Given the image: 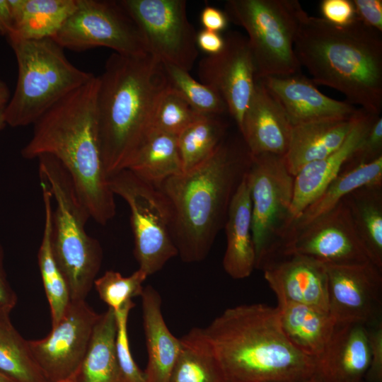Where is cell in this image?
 I'll list each match as a JSON object with an SVG mask.
<instances>
[{
    "label": "cell",
    "mask_w": 382,
    "mask_h": 382,
    "mask_svg": "<svg viewBox=\"0 0 382 382\" xmlns=\"http://www.w3.org/2000/svg\"><path fill=\"white\" fill-rule=\"evenodd\" d=\"M98 86V77L93 76L42 114L33 124V135L21 155L26 159L43 155L56 158L91 218L105 225L115 216L116 205L100 152Z\"/></svg>",
    "instance_id": "cell-1"
},
{
    "label": "cell",
    "mask_w": 382,
    "mask_h": 382,
    "mask_svg": "<svg viewBox=\"0 0 382 382\" xmlns=\"http://www.w3.org/2000/svg\"><path fill=\"white\" fill-rule=\"evenodd\" d=\"M250 161L242 137H226L204 162L159 185L169 209L178 255L183 261L197 262L207 257L224 227L231 200Z\"/></svg>",
    "instance_id": "cell-2"
},
{
    "label": "cell",
    "mask_w": 382,
    "mask_h": 382,
    "mask_svg": "<svg viewBox=\"0 0 382 382\" xmlns=\"http://www.w3.org/2000/svg\"><path fill=\"white\" fill-rule=\"evenodd\" d=\"M202 330L226 382H296L315 374V359L288 340L277 306L229 308Z\"/></svg>",
    "instance_id": "cell-3"
},
{
    "label": "cell",
    "mask_w": 382,
    "mask_h": 382,
    "mask_svg": "<svg viewBox=\"0 0 382 382\" xmlns=\"http://www.w3.org/2000/svg\"><path fill=\"white\" fill-rule=\"evenodd\" d=\"M294 52L314 83L342 93L352 105L374 115L382 110V33L357 17L345 25L307 15Z\"/></svg>",
    "instance_id": "cell-4"
},
{
    "label": "cell",
    "mask_w": 382,
    "mask_h": 382,
    "mask_svg": "<svg viewBox=\"0 0 382 382\" xmlns=\"http://www.w3.org/2000/svg\"><path fill=\"white\" fill-rule=\"evenodd\" d=\"M98 77V137L109 178L126 168L151 129L157 100L168 83L162 63L150 54L113 52Z\"/></svg>",
    "instance_id": "cell-5"
},
{
    "label": "cell",
    "mask_w": 382,
    "mask_h": 382,
    "mask_svg": "<svg viewBox=\"0 0 382 382\" xmlns=\"http://www.w3.org/2000/svg\"><path fill=\"white\" fill-rule=\"evenodd\" d=\"M37 159L40 180L49 187L56 202L52 215L53 255L67 284L71 300H86L101 267L100 244L84 229L91 216L77 199L64 168L50 156Z\"/></svg>",
    "instance_id": "cell-6"
},
{
    "label": "cell",
    "mask_w": 382,
    "mask_h": 382,
    "mask_svg": "<svg viewBox=\"0 0 382 382\" xmlns=\"http://www.w3.org/2000/svg\"><path fill=\"white\" fill-rule=\"evenodd\" d=\"M17 62L14 93L4 108L6 125H33L48 109L94 75L74 66L53 38L8 37Z\"/></svg>",
    "instance_id": "cell-7"
},
{
    "label": "cell",
    "mask_w": 382,
    "mask_h": 382,
    "mask_svg": "<svg viewBox=\"0 0 382 382\" xmlns=\"http://www.w3.org/2000/svg\"><path fill=\"white\" fill-rule=\"evenodd\" d=\"M225 13L247 33L257 80L301 73L294 42L308 13L299 1L228 0Z\"/></svg>",
    "instance_id": "cell-8"
},
{
    "label": "cell",
    "mask_w": 382,
    "mask_h": 382,
    "mask_svg": "<svg viewBox=\"0 0 382 382\" xmlns=\"http://www.w3.org/2000/svg\"><path fill=\"white\" fill-rule=\"evenodd\" d=\"M246 175L255 269L262 270L282 253L291 227L294 176L284 156L268 154L251 156Z\"/></svg>",
    "instance_id": "cell-9"
},
{
    "label": "cell",
    "mask_w": 382,
    "mask_h": 382,
    "mask_svg": "<svg viewBox=\"0 0 382 382\" xmlns=\"http://www.w3.org/2000/svg\"><path fill=\"white\" fill-rule=\"evenodd\" d=\"M108 178L113 194L129 206L134 255L139 269L149 277L178 255L166 199L158 187L128 169L121 170Z\"/></svg>",
    "instance_id": "cell-10"
},
{
    "label": "cell",
    "mask_w": 382,
    "mask_h": 382,
    "mask_svg": "<svg viewBox=\"0 0 382 382\" xmlns=\"http://www.w3.org/2000/svg\"><path fill=\"white\" fill-rule=\"evenodd\" d=\"M53 39L75 52L103 47L125 56L149 54L141 30L120 1L77 0Z\"/></svg>",
    "instance_id": "cell-11"
},
{
    "label": "cell",
    "mask_w": 382,
    "mask_h": 382,
    "mask_svg": "<svg viewBox=\"0 0 382 382\" xmlns=\"http://www.w3.org/2000/svg\"><path fill=\"white\" fill-rule=\"evenodd\" d=\"M136 22L148 52L161 63L190 71L198 57L197 33L185 0H119Z\"/></svg>",
    "instance_id": "cell-12"
},
{
    "label": "cell",
    "mask_w": 382,
    "mask_h": 382,
    "mask_svg": "<svg viewBox=\"0 0 382 382\" xmlns=\"http://www.w3.org/2000/svg\"><path fill=\"white\" fill-rule=\"evenodd\" d=\"M99 316L86 300L71 301L46 337L28 340L48 382L64 381L74 375L84 358Z\"/></svg>",
    "instance_id": "cell-13"
},
{
    "label": "cell",
    "mask_w": 382,
    "mask_h": 382,
    "mask_svg": "<svg viewBox=\"0 0 382 382\" xmlns=\"http://www.w3.org/2000/svg\"><path fill=\"white\" fill-rule=\"evenodd\" d=\"M281 253L305 255L325 265H352L370 261L343 200L305 226L291 232Z\"/></svg>",
    "instance_id": "cell-14"
},
{
    "label": "cell",
    "mask_w": 382,
    "mask_h": 382,
    "mask_svg": "<svg viewBox=\"0 0 382 382\" xmlns=\"http://www.w3.org/2000/svg\"><path fill=\"white\" fill-rule=\"evenodd\" d=\"M224 40L219 53L199 61L198 76L221 97L239 129L257 81L256 69L246 36L231 31Z\"/></svg>",
    "instance_id": "cell-15"
},
{
    "label": "cell",
    "mask_w": 382,
    "mask_h": 382,
    "mask_svg": "<svg viewBox=\"0 0 382 382\" xmlns=\"http://www.w3.org/2000/svg\"><path fill=\"white\" fill-rule=\"evenodd\" d=\"M329 313L336 323L369 325L382 320V270L369 261L325 265Z\"/></svg>",
    "instance_id": "cell-16"
},
{
    "label": "cell",
    "mask_w": 382,
    "mask_h": 382,
    "mask_svg": "<svg viewBox=\"0 0 382 382\" xmlns=\"http://www.w3.org/2000/svg\"><path fill=\"white\" fill-rule=\"evenodd\" d=\"M278 302H292L329 312L326 266L309 257L281 253L261 270Z\"/></svg>",
    "instance_id": "cell-17"
},
{
    "label": "cell",
    "mask_w": 382,
    "mask_h": 382,
    "mask_svg": "<svg viewBox=\"0 0 382 382\" xmlns=\"http://www.w3.org/2000/svg\"><path fill=\"white\" fill-rule=\"evenodd\" d=\"M258 80L279 103L292 126L323 120L349 118L359 110L347 101L325 96L301 73Z\"/></svg>",
    "instance_id": "cell-18"
},
{
    "label": "cell",
    "mask_w": 382,
    "mask_h": 382,
    "mask_svg": "<svg viewBox=\"0 0 382 382\" xmlns=\"http://www.w3.org/2000/svg\"><path fill=\"white\" fill-rule=\"evenodd\" d=\"M291 129L279 103L257 79L238 129L251 156L268 154L284 156Z\"/></svg>",
    "instance_id": "cell-19"
},
{
    "label": "cell",
    "mask_w": 382,
    "mask_h": 382,
    "mask_svg": "<svg viewBox=\"0 0 382 382\" xmlns=\"http://www.w3.org/2000/svg\"><path fill=\"white\" fill-rule=\"evenodd\" d=\"M370 360L367 326L360 323H336L328 343L315 359V374L323 382H362Z\"/></svg>",
    "instance_id": "cell-20"
},
{
    "label": "cell",
    "mask_w": 382,
    "mask_h": 382,
    "mask_svg": "<svg viewBox=\"0 0 382 382\" xmlns=\"http://www.w3.org/2000/svg\"><path fill=\"white\" fill-rule=\"evenodd\" d=\"M378 115H374L359 109L343 144L329 156L307 164L294 176L290 209L292 224L339 175Z\"/></svg>",
    "instance_id": "cell-21"
},
{
    "label": "cell",
    "mask_w": 382,
    "mask_h": 382,
    "mask_svg": "<svg viewBox=\"0 0 382 382\" xmlns=\"http://www.w3.org/2000/svg\"><path fill=\"white\" fill-rule=\"evenodd\" d=\"M140 296L148 354L145 382H169L181 348L180 338L174 336L165 323L158 292L148 285Z\"/></svg>",
    "instance_id": "cell-22"
},
{
    "label": "cell",
    "mask_w": 382,
    "mask_h": 382,
    "mask_svg": "<svg viewBox=\"0 0 382 382\" xmlns=\"http://www.w3.org/2000/svg\"><path fill=\"white\" fill-rule=\"evenodd\" d=\"M246 172L231 200L224 224L226 248L223 267L235 279L248 277L255 269L251 201Z\"/></svg>",
    "instance_id": "cell-23"
},
{
    "label": "cell",
    "mask_w": 382,
    "mask_h": 382,
    "mask_svg": "<svg viewBox=\"0 0 382 382\" xmlns=\"http://www.w3.org/2000/svg\"><path fill=\"white\" fill-rule=\"evenodd\" d=\"M357 112L349 118L323 120L292 126L289 148L284 156L289 173L295 176L307 164L336 151L350 132Z\"/></svg>",
    "instance_id": "cell-24"
},
{
    "label": "cell",
    "mask_w": 382,
    "mask_h": 382,
    "mask_svg": "<svg viewBox=\"0 0 382 382\" xmlns=\"http://www.w3.org/2000/svg\"><path fill=\"white\" fill-rule=\"evenodd\" d=\"M282 328L291 343L304 354L318 357L328 343L336 325L329 312L292 302H278Z\"/></svg>",
    "instance_id": "cell-25"
},
{
    "label": "cell",
    "mask_w": 382,
    "mask_h": 382,
    "mask_svg": "<svg viewBox=\"0 0 382 382\" xmlns=\"http://www.w3.org/2000/svg\"><path fill=\"white\" fill-rule=\"evenodd\" d=\"M117 323L108 308L100 314L91 339L71 382H123L115 352Z\"/></svg>",
    "instance_id": "cell-26"
},
{
    "label": "cell",
    "mask_w": 382,
    "mask_h": 382,
    "mask_svg": "<svg viewBox=\"0 0 382 382\" xmlns=\"http://www.w3.org/2000/svg\"><path fill=\"white\" fill-rule=\"evenodd\" d=\"M8 2L13 29L8 37L42 40L56 35L76 8L77 0H8Z\"/></svg>",
    "instance_id": "cell-27"
},
{
    "label": "cell",
    "mask_w": 382,
    "mask_h": 382,
    "mask_svg": "<svg viewBox=\"0 0 382 382\" xmlns=\"http://www.w3.org/2000/svg\"><path fill=\"white\" fill-rule=\"evenodd\" d=\"M342 200L369 260L382 270V183L360 187Z\"/></svg>",
    "instance_id": "cell-28"
},
{
    "label": "cell",
    "mask_w": 382,
    "mask_h": 382,
    "mask_svg": "<svg viewBox=\"0 0 382 382\" xmlns=\"http://www.w3.org/2000/svg\"><path fill=\"white\" fill-rule=\"evenodd\" d=\"M125 169L157 187L183 173L177 137L151 127Z\"/></svg>",
    "instance_id": "cell-29"
},
{
    "label": "cell",
    "mask_w": 382,
    "mask_h": 382,
    "mask_svg": "<svg viewBox=\"0 0 382 382\" xmlns=\"http://www.w3.org/2000/svg\"><path fill=\"white\" fill-rule=\"evenodd\" d=\"M382 183V157L374 161L344 167L292 224L290 233L325 214L353 190L363 186ZM287 237V238H288Z\"/></svg>",
    "instance_id": "cell-30"
},
{
    "label": "cell",
    "mask_w": 382,
    "mask_h": 382,
    "mask_svg": "<svg viewBox=\"0 0 382 382\" xmlns=\"http://www.w3.org/2000/svg\"><path fill=\"white\" fill-rule=\"evenodd\" d=\"M44 203L43 234L37 253V262L49 303L52 327L60 320L71 302L66 280L53 255L51 246L52 195L47 184L40 180Z\"/></svg>",
    "instance_id": "cell-31"
},
{
    "label": "cell",
    "mask_w": 382,
    "mask_h": 382,
    "mask_svg": "<svg viewBox=\"0 0 382 382\" xmlns=\"http://www.w3.org/2000/svg\"><path fill=\"white\" fill-rule=\"evenodd\" d=\"M180 342L169 382H226L202 328H192Z\"/></svg>",
    "instance_id": "cell-32"
},
{
    "label": "cell",
    "mask_w": 382,
    "mask_h": 382,
    "mask_svg": "<svg viewBox=\"0 0 382 382\" xmlns=\"http://www.w3.org/2000/svg\"><path fill=\"white\" fill-rule=\"evenodd\" d=\"M228 124L222 115H202L178 137L183 172L207 160L226 138Z\"/></svg>",
    "instance_id": "cell-33"
},
{
    "label": "cell",
    "mask_w": 382,
    "mask_h": 382,
    "mask_svg": "<svg viewBox=\"0 0 382 382\" xmlns=\"http://www.w3.org/2000/svg\"><path fill=\"white\" fill-rule=\"evenodd\" d=\"M0 371L13 382H48L10 316L0 317Z\"/></svg>",
    "instance_id": "cell-34"
},
{
    "label": "cell",
    "mask_w": 382,
    "mask_h": 382,
    "mask_svg": "<svg viewBox=\"0 0 382 382\" xmlns=\"http://www.w3.org/2000/svg\"><path fill=\"white\" fill-rule=\"evenodd\" d=\"M162 64L168 86L199 112L206 115L228 113L224 101L212 88L195 80L187 71L170 64Z\"/></svg>",
    "instance_id": "cell-35"
},
{
    "label": "cell",
    "mask_w": 382,
    "mask_h": 382,
    "mask_svg": "<svg viewBox=\"0 0 382 382\" xmlns=\"http://www.w3.org/2000/svg\"><path fill=\"white\" fill-rule=\"evenodd\" d=\"M202 114L169 86L159 96L151 127L178 137Z\"/></svg>",
    "instance_id": "cell-36"
},
{
    "label": "cell",
    "mask_w": 382,
    "mask_h": 382,
    "mask_svg": "<svg viewBox=\"0 0 382 382\" xmlns=\"http://www.w3.org/2000/svg\"><path fill=\"white\" fill-rule=\"evenodd\" d=\"M147 274L138 269L131 275L122 276L120 272L108 270L94 281L93 286L100 299L114 312L120 310L132 299L141 296L143 283Z\"/></svg>",
    "instance_id": "cell-37"
},
{
    "label": "cell",
    "mask_w": 382,
    "mask_h": 382,
    "mask_svg": "<svg viewBox=\"0 0 382 382\" xmlns=\"http://www.w3.org/2000/svg\"><path fill=\"white\" fill-rule=\"evenodd\" d=\"M135 303L130 301L115 312L117 323L116 357L123 382H145L144 374L133 359L128 336V318Z\"/></svg>",
    "instance_id": "cell-38"
},
{
    "label": "cell",
    "mask_w": 382,
    "mask_h": 382,
    "mask_svg": "<svg viewBox=\"0 0 382 382\" xmlns=\"http://www.w3.org/2000/svg\"><path fill=\"white\" fill-rule=\"evenodd\" d=\"M380 157H382V117L378 115L375 118L367 134L344 167L369 163Z\"/></svg>",
    "instance_id": "cell-39"
},
{
    "label": "cell",
    "mask_w": 382,
    "mask_h": 382,
    "mask_svg": "<svg viewBox=\"0 0 382 382\" xmlns=\"http://www.w3.org/2000/svg\"><path fill=\"white\" fill-rule=\"evenodd\" d=\"M370 343V365L364 381L382 382V320L366 325Z\"/></svg>",
    "instance_id": "cell-40"
},
{
    "label": "cell",
    "mask_w": 382,
    "mask_h": 382,
    "mask_svg": "<svg viewBox=\"0 0 382 382\" xmlns=\"http://www.w3.org/2000/svg\"><path fill=\"white\" fill-rule=\"evenodd\" d=\"M320 8L323 18L337 25H347L356 18L354 5L349 0H323Z\"/></svg>",
    "instance_id": "cell-41"
},
{
    "label": "cell",
    "mask_w": 382,
    "mask_h": 382,
    "mask_svg": "<svg viewBox=\"0 0 382 382\" xmlns=\"http://www.w3.org/2000/svg\"><path fill=\"white\" fill-rule=\"evenodd\" d=\"M356 17L366 25L382 33V1L353 0Z\"/></svg>",
    "instance_id": "cell-42"
},
{
    "label": "cell",
    "mask_w": 382,
    "mask_h": 382,
    "mask_svg": "<svg viewBox=\"0 0 382 382\" xmlns=\"http://www.w3.org/2000/svg\"><path fill=\"white\" fill-rule=\"evenodd\" d=\"M4 261V253L0 243V317L10 316L18 301L17 295L7 279Z\"/></svg>",
    "instance_id": "cell-43"
},
{
    "label": "cell",
    "mask_w": 382,
    "mask_h": 382,
    "mask_svg": "<svg viewBox=\"0 0 382 382\" xmlns=\"http://www.w3.org/2000/svg\"><path fill=\"white\" fill-rule=\"evenodd\" d=\"M199 18L203 29L216 33L224 30L229 21L225 11L211 6H207L202 10Z\"/></svg>",
    "instance_id": "cell-44"
},
{
    "label": "cell",
    "mask_w": 382,
    "mask_h": 382,
    "mask_svg": "<svg viewBox=\"0 0 382 382\" xmlns=\"http://www.w3.org/2000/svg\"><path fill=\"white\" fill-rule=\"evenodd\" d=\"M196 42L198 49L207 56H212L217 54L223 50L225 40L219 33L202 29L197 33Z\"/></svg>",
    "instance_id": "cell-45"
},
{
    "label": "cell",
    "mask_w": 382,
    "mask_h": 382,
    "mask_svg": "<svg viewBox=\"0 0 382 382\" xmlns=\"http://www.w3.org/2000/svg\"><path fill=\"white\" fill-rule=\"evenodd\" d=\"M12 28L13 18L8 0H0V34L6 36Z\"/></svg>",
    "instance_id": "cell-46"
},
{
    "label": "cell",
    "mask_w": 382,
    "mask_h": 382,
    "mask_svg": "<svg viewBox=\"0 0 382 382\" xmlns=\"http://www.w3.org/2000/svg\"><path fill=\"white\" fill-rule=\"evenodd\" d=\"M11 96L9 88L5 82L0 79V110L6 107Z\"/></svg>",
    "instance_id": "cell-47"
},
{
    "label": "cell",
    "mask_w": 382,
    "mask_h": 382,
    "mask_svg": "<svg viewBox=\"0 0 382 382\" xmlns=\"http://www.w3.org/2000/svg\"><path fill=\"white\" fill-rule=\"evenodd\" d=\"M296 382H323V381L314 374V375H313L310 378H308L302 381H296Z\"/></svg>",
    "instance_id": "cell-48"
},
{
    "label": "cell",
    "mask_w": 382,
    "mask_h": 382,
    "mask_svg": "<svg viewBox=\"0 0 382 382\" xmlns=\"http://www.w3.org/2000/svg\"><path fill=\"white\" fill-rule=\"evenodd\" d=\"M6 125L4 115V109L0 110V131L3 129Z\"/></svg>",
    "instance_id": "cell-49"
},
{
    "label": "cell",
    "mask_w": 382,
    "mask_h": 382,
    "mask_svg": "<svg viewBox=\"0 0 382 382\" xmlns=\"http://www.w3.org/2000/svg\"><path fill=\"white\" fill-rule=\"evenodd\" d=\"M0 382H13L8 377L0 371Z\"/></svg>",
    "instance_id": "cell-50"
},
{
    "label": "cell",
    "mask_w": 382,
    "mask_h": 382,
    "mask_svg": "<svg viewBox=\"0 0 382 382\" xmlns=\"http://www.w3.org/2000/svg\"><path fill=\"white\" fill-rule=\"evenodd\" d=\"M61 382H71V378H69V379H67L66 381H61Z\"/></svg>",
    "instance_id": "cell-51"
},
{
    "label": "cell",
    "mask_w": 382,
    "mask_h": 382,
    "mask_svg": "<svg viewBox=\"0 0 382 382\" xmlns=\"http://www.w3.org/2000/svg\"><path fill=\"white\" fill-rule=\"evenodd\" d=\"M362 382H366L365 381H362Z\"/></svg>",
    "instance_id": "cell-52"
}]
</instances>
